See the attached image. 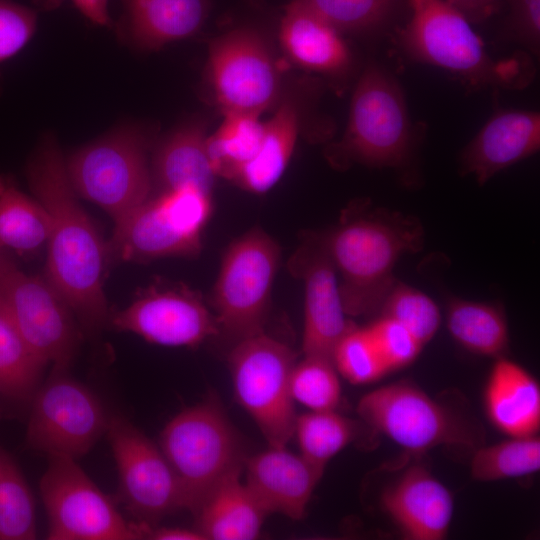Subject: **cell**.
<instances>
[{
  "label": "cell",
  "instance_id": "6da1fadb",
  "mask_svg": "<svg viewBox=\"0 0 540 540\" xmlns=\"http://www.w3.org/2000/svg\"><path fill=\"white\" fill-rule=\"evenodd\" d=\"M30 187L49 215L46 279L82 326L94 332L108 319L103 291L105 246L76 198L56 142L44 141L28 168Z\"/></svg>",
  "mask_w": 540,
  "mask_h": 540
},
{
  "label": "cell",
  "instance_id": "7a4b0ae2",
  "mask_svg": "<svg viewBox=\"0 0 540 540\" xmlns=\"http://www.w3.org/2000/svg\"><path fill=\"white\" fill-rule=\"evenodd\" d=\"M322 235L348 317L378 313L396 281L400 257L424 246V227L417 217L372 207L367 200L353 205Z\"/></svg>",
  "mask_w": 540,
  "mask_h": 540
},
{
  "label": "cell",
  "instance_id": "3957f363",
  "mask_svg": "<svg viewBox=\"0 0 540 540\" xmlns=\"http://www.w3.org/2000/svg\"><path fill=\"white\" fill-rule=\"evenodd\" d=\"M425 134L426 125L412 121L397 78L370 63L353 90L345 132L327 146L325 156L341 170L354 164L392 169L409 185L416 182V160Z\"/></svg>",
  "mask_w": 540,
  "mask_h": 540
},
{
  "label": "cell",
  "instance_id": "277c9868",
  "mask_svg": "<svg viewBox=\"0 0 540 540\" xmlns=\"http://www.w3.org/2000/svg\"><path fill=\"white\" fill-rule=\"evenodd\" d=\"M410 18L399 45L411 60L448 71L471 89L522 90L534 79L529 54L496 60L468 19L443 0H408Z\"/></svg>",
  "mask_w": 540,
  "mask_h": 540
},
{
  "label": "cell",
  "instance_id": "5b68a950",
  "mask_svg": "<svg viewBox=\"0 0 540 540\" xmlns=\"http://www.w3.org/2000/svg\"><path fill=\"white\" fill-rule=\"evenodd\" d=\"M159 447L178 480L183 508L194 515L219 484L242 472L245 460L236 431L212 400L175 415L161 431Z\"/></svg>",
  "mask_w": 540,
  "mask_h": 540
},
{
  "label": "cell",
  "instance_id": "8992f818",
  "mask_svg": "<svg viewBox=\"0 0 540 540\" xmlns=\"http://www.w3.org/2000/svg\"><path fill=\"white\" fill-rule=\"evenodd\" d=\"M357 413L373 432L411 452L438 446L475 450L484 444L483 430L472 416L408 381L380 386L363 395Z\"/></svg>",
  "mask_w": 540,
  "mask_h": 540
},
{
  "label": "cell",
  "instance_id": "52a82bcc",
  "mask_svg": "<svg viewBox=\"0 0 540 540\" xmlns=\"http://www.w3.org/2000/svg\"><path fill=\"white\" fill-rule=\"evenodd\" d=\"M280 262L279 244L259 227L229 245L210 296L219 335L235 344L264 332Z\"/></svg>",
  "mask_w": 540,
  "mask_h": 540
},
{
  "label": "cell",
  "instance_id": "ba28073f",
  "mask_svg": "<svg viewBox=\"0 0 540 540\" xmlns=\"http://www.w3.org/2000/svg\"><path fill=\"white\" fill-rule=\"evenodd\" d=\"M212 210V194L195 186L151 195L115 222L110 252L125 261L195 257Z\"/></svg>",
  "mask_w": 540,
  "mask_h": 540
},
{
  "label": "cell",
  "instance_id": "9c48e42d",
  "mask_svg": "<svg viewBox=\"0 0 540 540\" xmlns=\"http://www.w3.org/2000/svg\"><path fill=\"white\" fill-rule=\"evenodd\" d=\"M149 146L143 132L124 127L78 150L66 163L74 191L121 220L152 195Z\"/></svg>",
  "mask_w": 540,
  "mask_h": 540
},
{
  "label": "cell",
  "instance_id": "30bf717a",
  "mask_svg": "<svg viewBox=\"0 0 540 540\" xmlns=\"http://www.w3.org/2000/svg\"><path fill=\"white\" fill-rule=\"evenodd\" d=\"M228 362L240 406L268 446H286L293 438L297 416L290 388L296 353L263 332L233 344Z\"/></svg>",
  "mask_w": 540,
  "mask_h": 540
},
{
  "label": "cell",
  "instance_id": "8fae6325",
  "mask_svg": "<svg viewBox=\"0 0 540 540\" xmlns=\"http://www.w3.org/2000/svg\"><path fill=\"white\" fill-rule=\"evenodd\" d=\"M40 493L49 540L145 539L147 524L126 521L74 459L49 457Z\"/></svg>",
  "mask_w": 540,
  "mask_h": 540
},
{
  "label": "cell",
  "instance_id": "7c38bea8",
  "mask_svg": "<svg viewBox=\"0 0 540 540\" xmlns=\"http://www.w3.org/2000/svg\"><path fill=\"white\" fill-rule=\"evenodd\" d=\"M32 398L26 441L49 457L76 460L106 432L109 417L101 401L66 371H53Z\"/></svg>",
  "mask_w": 540,
  "mask_h": 540
},
{
  "label": "cell",
  "instance_id": "4fadbf2b",
  "mask_svg": "<svg viewBox=\"0 0 540 540\" xmlns=\"http://www.w3.org/2000/svg\"><path fill=\"white\" fill-rule=\"evenodd\" d=\"M207 79L223 114L260 116L277 104L281 76L273 53L260 33L236 28L209 45Z\"/></svg>",
  "mask_w": 540,
  "mask_h": 540
},
{
  "label": "cell",
  "instance_id": "5bb4252c",
  "mask_svg": "<svg viewBox=\"0 0 540 540\" xmlns=\"http://www.w3.org/2000/svg\"><path fill=\"white\" fill-rule=\"evenodd\" d=\"M0 299L39 361L67 371L77 344L72 311L48 282L10 260L0 269Z\"/></svg>",
  "mask_w": 540,
  "mask_h": 540
},
{
  "label": "cell",
  "instance_id": "9a60e30c",
  "mask_svg": "<svg viewBox=\"0 0 540 540\" xmlns=\"http://www.w3.org/2000/svg\"><path fill=\"white\" fill-rule=\"evenodd\" d=\"M105 433L118 471L120 498L137 522L156 525L183 508L178 480L159 446L121 416L109 417Z\"/></svg>",
  "mask_w": 540,
  "mask_h": 540
},
{
  "label": "cell",
  "instance_id": "2e32d148",
  "mask_svg": "<svg viewBox=\"0 0 540 540\" xmlns=\"http://www.w3.org/2000/svg\"><path fill=\"white\" fill-rule=\"evenodd\" d=\"M111 323L117 330L162 346L195 347L219 335L215 316L202 295L183 284L151 285L115 313Z\"/></svg>",
  "mask_w": 540,
  "mask_h": 540
},
{
  "label": "cell",
  "instance_id": "e0dca14e",
  "mask_svg": "<svg viewBox=\"0 0 540 540\" xmlns=\"http://www.w3.org/2000/svg\"><path fill=\"white\" fill-rule=\"evenodd\" d=\"M304 287L303 355L332 360L334 348L353 326L344 310L339 280L322 232H310L288 260Z\"/></svg>",
  "mask_w": 540,
  "mask_h": 540
},
{
  "label": "cell",
  "instance_id": "ac0fdd59",
  "mask_svg": "<svg viewBox=\"0 0 540 540\" xmlns=\"http://www.w3.org/2000/svg\"><path fill=\"white\" fill-rule=\"evenodd\" d=\"M539 149V111L498 110L461 151L458 172L482 186Z\"/></svg>",
  "mask_w": 540,
  "mask_h": 540
},
{
  "label": "cell",
  "instance_id": "d6986e66",
  "mask_svg": "<svg viewBox=\"0 0 540 540\" xmlns=\"http://www.w3.org/2000/svg\"><path fill=\"white\" fill-rule=\"evenodd\" d=\"M383 511L409 540H442L454 512L450 490L422 465L408 467L380 496Z\"/></svg>",
  "mask_w": 540,
  "mask_h": 540
},
{
  "label": "cell",
  "instance_id": "ffe728a7",
  "mask_svg": "<svg viewBox=\"0 0 540 540\" xmlns=\"http://www.w3.org/2000/svg\"><path fill=\"white\" fill-rule=\"evenodd\" d=\"M245 484L268 514L300 520L325 468L294 454L286 446H268L245 457Z\"/></svg>",
  "mask_w": 540,
  "mask_h": 540
},
{
  "label": "cell",
  "instance_id": "44dd1931",
  "mask_svg": "<svg viewBox=\"0 0 540 540\" xmlns=\"http://www.w3.org/2000/svg\"><path fill=\"white\" fill-rule=\"evenodd\" d=\"M279 40L287 57L302 69L337 81L354 72V55L343 34L296 0L285 8Z\"/></svg>",
  "mask_w": 540,
  "mask_h": 540
},
{
  "label": "cell",
  "instance_id": "7402d4cb",
  "mask_svg": "<svg viewBox=\"0 0 540 540\" xmlns=\"http://www.w3.org/2000/svg\"><path fill=\"white\" fill-rule=\"evenodd\" d=\"M483 396L486 415L497 430L508 437L538 435L540 386L523 366L506 356L496 358Z\"/></svg>",
  "mask_w": 540,
  "mask_h": 540
},
{
  "label": "cell",
  "instance_id": "603a6c76",
  "mask_svg": "<svg viewBox=\"0 0 540 540\" xmlns=\"http://www.w3.org/2000/svg\"><path fill=\"white\" fill-rule=\"evenodd\" d=\"M120 29L142 49L163 45L195 34L208 13L207 0H121Z\"/></svg>",
  "mask_w": 540,
  "mask_h": 540
},
{
  "label": "cell",
  "instance_id": "cb8c5ba5",
  "mask_svg": "<svg viewBox=\"0 0 540 540\" xmlns=\"http://www.w3.org/2000/svg\"><path fill=\"white\" fill-rule=\"evenodd\" d=\"M205 123L193 121L169 134L153 155L152 185L158 192L195 186L212 194L216 175L207 151Z\"/></svg>",
  "mask_w": 540,
  "mask_h": 540
},
{
  "label": "cell",
  "instance_id": "d4e9b609",
  "mask_svg": "<svg viewBox=\"0 0 540 540\" xmlns=\"http://www.w3.org/2000/svg\"><path fill=\"white\" fill-rule=\"evenodd\" d=\"M269 515L241 481V472L219 484L198 511L197 530L205 540H253Z\"/></svg>",
  "mask_w": 540,
  "mask_h": 540
},
{
  "label": "cell",
  "instance_id": "484cf974",
  "mask_svg": "<svg viewBox=\"0 0 540 540\" xmlns=\"http://www.w3.org/2000/svg\"><path fill=\"white\" fill-rule=\"evenodd\" d=\"M300 112L292 100H283L273 116L264 122L260 146L232 182L241 189L263 194L269 191L285 172L295 149L299 133Z\"/></svg>",
  "mask_w": 540,
  "mask_h": 540
},
{
  "label": "cell",
  "instance_id": "4316f807",
  "mask_svg": "<svg viewBox=\"0 0 540 540\" xmlns=\"http://www.w3.org/2000/svg\"><path fill=\"white\" fill-rule=\"evenodd\" d=\"M446 323L451 337L470 353L495 359L506 356L508 323L502 307L495 303L451 298Z\"/></svg>",
  "mask_w": 540,
  "mask_h": 540
},
{
  "label": "cell",
  "instance_id": "83f0119b",
  "mask_svg": "<svg viewBox=\"0 0 540 540\" xmlns=\"http://www.w3.org/2000/svg\"><path fill=\"white\" fill-rule=\"evenodd\" d=\"M49 229L43 205L0 176V248L21 254L37 252L47 244Z\"/></svg>",
  "mask_w": 540,
  "mask_h": 540
},
{
  "label": "cell",
  "instance_id": "f1b7e54d",
  "mask_svg": "<svg viewBox=\"0 0 540 540\" xmlns=\"http://www.w3.org/2000/svg\"><path fill=\"white\" fill-rule=\"evenodd\" d=\"M260 116L232 112L223 114V121L207 137V151L216 177L230 182L255 156L264 132Z\"/></svg>",
  "mask_w": 540,
  "mask_h": 540
},
{
  "label": "cell",
  "instance_id": "f546056e",
  "mask_svg": "<svg viewBox=\"0 0 540 540\" xmlns=\"http://www.w3.org/2000/svg\"><path fill=\"white\" fill-rule=\"evenodd\" d=\"M44 367L0 299V394L15 400L31 398Z\"/></svg>",
  "mask_w": 540,
  "mask_h": 540
},
{
  "label": "cell",
  "instance_id": "4dcf8cb0",
  "mask_svg": "<svg viewBox=\"0 0 540 540\" xmlns=\"http://www.w3.org/2000/svg\"><path fill=\"white\" fill-rule=\"evenodd\" d=\"M359 432L358 422L336 410L309 411L296 416L293 437H296L303 457L325 468Z\"/></svg>",
  "mask_w": 540,
  "mask_h": 540
},
{
  "label": "cell",
  "instance_id": "1f68e13d",
  "mask_svg": "<svg viewBox=\"0 0 540 540\" xmlns=\"http://www.w3.org/2000/svg\"><path fill=\"white\" fill-rule=\"evenodd\" d=\"M540 469L538 435L509 437L473 450L471 477L480 482L500 481L534 474Z\"/></svg>",
  "mask_w": 540,
  "mask_h": 540
},
{
  "label": "cell",
  "instance_id": "d6a6232c",
  "mask_svg": "<svg viewBox=\"0 0 540 540\" xmlns=\"http://www.w3.org/2000/svg\"><path fill=\"white\" fill-rule=\"evenodd\" d=\"M36 536L32 492L15 461L0 446V540H32Z\"/></svg>",
  "mask_w": 540,
  "mask_h": 540
},
{
  "label": "cell",
  "instance_id": "836d02e7",
  "mask_svg": "<svg viewBox=\"0 0 540 540\" xmlns=\"http://www.w3.org/2000/svg\"><path fill=\"white\" fill-rule=\"evenodd\" d=\"M342 34L371 35L383 31L400 0H296Z\"/></svg>",
  "mask_w": 540,
  "mask_h": 540
},
{
  "label": "cell",
  "instance_id": "e575fe53",
  "mask_svg": "<svg viewBox=\"0 0 540 540\" xmlns=\"http://www.w3.org/2000/svg\"><path fill=\"white\" fill-rule=\"evenodd\" d=\"M377 314L400 323L423 346L435 336L441 323V314L434 300L397 279Z\"/></svg>",
  "mask_w": 540,
  "mask_h": 540
},
{
  "label": "cell",
  "instance_id": "d590c367",
  "mask_svg": "<svg viewBox=\"0 0 540 540\" xmlns=\"http://www.w3.org/2000/svg\"><path fill=\"white\" fill-rule=\"evenodd\" d=\"M290 388L294 402L310 411L336 410L341 400L339 373L332 360L320 356L303 355L296 362Z\"/></svg>",
  "mask_w": 540,
  "mask_h": 540
},
{
  "label": "cell",
  "instance_id": "8d00e7d4",
  "mask_svg": "<svg viewBox=\"0 0 540 540\" xmlns=\"http://www.w3.org/2000/svg\"><path fill=\"white\" fill-rule=\"evenodd\" d=\"M332 361L338 373L355 385L376 382L389 373L367 327L355 324L336 344Z\"/></svg>",
  "mask_w": 540,
  "mask_h": 540
},
{
  "label": "cell",
  "instance_id": "74e56055",
  "mask_svg": "<svg viewBox=\"0 0 540 540\" xmlns=\"http://www.w3.org/2000/svg\"><path fill=\"white\" fill-rule=\"evenodd\" d=\"M366 327L389 372L410 365L424 347L408 329L389 317L378 315Z\"/></svg>",
  "mask_w": 540,
  "mask_h": 540
},
{
  "label": "cell",
  "instance_id": "f35d334b",
  "mask_svg": "<svg viewBox=\"0 0 540 540\" xmlns=\"http://www.w3.org/2000/svg\"><path fill=\"white\" fill-rule=\"evenodd\" d=\"M37 17L33 10L0 0V62L16 54L32 37Z\"/></svg>",
  "mask_w": 540,
  "mask_h": 540
},
{
  "label": "cell",
  "instance_id": "ab89813d",
  "mask_svg": "<svg viewBox=\"0 0 540 540\" xmlns=\"http://www.w3.org/2000/svg\"><path fill=\"white\" fill-rule=\"evenodd\" d=\"M506 35L534 55L540 52V0H506Z\"/></svg>",
  "mask_w": 540,
  "mask_h": 540
},
{
  "label": "cell",
  "instance_id": "60d3db41",
  "mask_svg": "<svg viewBox=\"0 0 540 540\" xmlns=\"http://www.w3.org/2000/svg\"><path fill=\"white\" fill-rule=\"evenodd\" d=\"M460 11L469 22L479 23L497 13L503 0H443Z\"/></svg>",
  "mask_w": 540,
  "mask_h": 540
},
{
  "label": "cell",
  "instance_id": "b9f144b4",
  "mask_svg": "<svg viewBox=\"0 0 540 540\" xmlns=\"http://www.w3.org/2000/svg\"><path fill=\"white\" fill-rule=\"evenodd\" d=\"M145 539L152 540H205L204 536L197 529H187L181 527H158L148 525Z\"/></svg>",
  "mask_w": 540,
  "mask_h": 540
},
{
  "label": "cell",
  "instance_id": "7bdbcfd3",
  "mask_svg": "<svg viewBox=\"0 0 540 540\" xmlns=\"http://www.w3.org/2000/svg\"><path fill=\"white\" fill-rule=\"evenodd\" d=\"M79 11L95 24L107 26L111 19L108 0H72Z\"/></svg>",
  "mask_w": 540,
  "mask_h": 540
},
{
  "label": "cell",
  "instance_id": "ee69618b",
  "mask_svg": "<svg viewBox=\"0 0 540 540\" xmlns=\"http://www.w3.org/2000/svg\"><path fill=\"white\" fill-rule=\"evenodd\" d=\"M11 259L4 253V250L0 248V269Z\"/></svg>",
  "mask_w": 540,
  "mask_h": 540
}]
</instances>
